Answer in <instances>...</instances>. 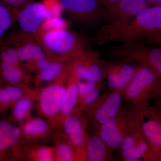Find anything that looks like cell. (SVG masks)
I'll list each match as a JSON object with an SVG mask.
<instances>
[{"instance_id":"6da1fadb","label":"cell","mask_w":161,"mask_h":161,"mask_svg":"<svg viewBox=\"0 0 161 161\" xmlns=\"http://www.w3.org/2000/svg\"><path fill=\"white\" fill-rule=\"evenodd\" d=\"M161 31V6H150L132 19L118 24H105L96 33L94 41L99 45L111 42L140 41Z\"/></svg>"},{"instance_id":"7a4b0ae2","label":"cell","mask_w":161,"mask_h":161,"mask_svg":"<svg viewBox=\"0 0 161 161\" xmlns=\"http://www.w3.org/2000/svg\"><path fill=\"white\" fill-rule=\"evenodd\" d=\"M38 43L53 60L77 58L89 50L80 35L66 28L41 31Z\"/></svg>"},{"instance_id":"3957f363","label":"cell","mask_w":161,"mask_h":161,"mask_svg":"<svg viewBox=\"0 0 161 161\" xmlns=\"http://www.w3.org/2000/svg\"><path fill=\"white\" fill-rule=\"evenodd\" d=\"M161 78L155 71L144 64L136 66L134 75L126 88L123 98L134 108L142 110L149 106V101L156 92Z\"/></svg>"},{"instance_id":"277c9868","label":"cell","mask_w":161,"mask_h":161,"mask_svg":"<svg viewBox=\"0 0 161 161\" xmlns=\"http://www.w3.org/2000/svg\"><path fill=\"white\" fill-rule=\"evenodd\" d=\"M141 112L135 108L128 112V131L119 149L125 161H151L150 147L141 129Z\"/></svg>"},{"instance_id":"5b68a950","label":"cell","mask_w":161,"mask_h":161,"mask_svg":"<svg viewBox=\"0 0 161 161\" xmlns=\"http://www.w3.org/2000/svg\"><path fill=\"white\" fill-rule=\"evenodd\" d=\"M69 77L65 76L46 86L38 88L36 100L38 114L49 120L56 130Z\"/></svg>"},{"instance_id":"8992f818","label":"cell","mask_w":161,"mask_h":161,"mask_svg":"<svg viewBox=\"0 0 161 161\" xmlns=\"http://www.w3.org/2000/svg\"><path fill=\"white\" fill-rule=\"evenodd\" d=\"M110 53L125 61L144 64L155 71L161 78V47L147 46L140 41L120 43L112 47Z\"/></svg>"},{"instance_id":"52a82bcc","label":"cell","mask_w":161,"mask_h":161,"mask_svg":"<svg viewBox=\"0 0 161 161\" xmlns=\"http://www.w3.org/2000/svg\"><path fill=\"white\" fill-rule=\"evenodd\" d=\"M63 11L79 25L93 26L102 23L99 0H59Z\"/></svg>"},{"instance_id":"ba28073f","label":"cell","mask_w":161,"mask_h":161,"mask_svg":"<svg viewBox=\"0 0 161 161\" xmlns=\"http://www.w3.org/2000/svg\"><path fill=\"white\" fill-rule=\"evenodd\" d=\"M123 93L111 91L103 95L97 103L83 113L87 124L98 127L118 115L121 111Z\"/></svg>"},{"instance_id":"9c48e42d","label":"cell","mask_w":161,"mask_h":161,"mask_svg":"<svg viewBox=\"0 0 161 161\" xmlns=\"http://www.w3.org/2000/svg\"><path fill=\"white\" fill-rule=\"evenodd\" d=\"M16 22L19 29L29 35L38 43L42 25L49 17L46 6L42 2L33 0L15 10Z\"/></svg>"},{"instance_id":"30bf717a","label":"cell","mask_w":161,"mask_h":161,"mask_svg":"<svg viewBox=\"0 0 161 161\" xmlns=\"http://www.w3.org/2000/svg\"><path fill=\"white\" fill-rule=\"evenodd\" d=\"M145 0H118L102 6L100 15L105 24H118L132 19L149 6Z\"/></svg>"},{"instance_id":"8fae6325","label":"cell","mask_w":161,"mask_h":161,"mask_svg":"<svg viewBox=\"0 0 161 161\" xmlns=\"http://www.w3.org/2000/svg\"><path fill=\"white\" fill-rule=\"evenodd\" d=\"M87 123L82 114L75 112L60 124L59 131L87 160L86 146L89 135L86 131Z\"/></svg>"},{"instance_id":"7c38bea8","label":"cell","mask_w":161,"mask_h":161,"mask_svg":"<svg viewBox=\"0 0 161 161\" xmlns=\"http://www.w3.org/2000/svg\"><path fill=\"white\" fill-rule=\"evenodd\" d=\"M20 130L9 117H0V161L20 160Z\"/></svg>"},{"instance_id":"4fadbf2b","label":"cell","mask_w":161,"mask_h":161,"mask_svg":"<svg viewBox=\"0 0 161 161\" xmlns=\"http://www.w3.org/2000/svg\"><path fill=\"white\" fill-rule=\"evenodd\" d=\"M19 126L22 144H47L53 141L57 131L49 120L40 116H33Z\"/></svg>"},{"instance_id":"5bb4252c","label":"cell","mask_w":161,"mask_h":161,"mask_svg":"<svg viewBox=\"0 0 161 161\" xmlns=\"http://www.w3.org/2000/svg\"><path fill=\"white\" fill-rule=\"evenodd\" d=\"M3 39L14 47L22 64L47 56L33 38L19 29L8 32Z\"/></svg>"},{"instance_id":"9a60e30c","label":"cell","mask_w":161,"mask_h":161,"mask_svg":"<svg viewBox=\"0 0 161 161\" xmlns=\"http://www.w3.org/2000/svg\"><path fill=\"white\" fill-rule=\"evenodd\" d=\"M128 112L121 111L114 118L98 128L97 134L111 150L119 149L128 131Z\"/></svg>"},{"instance_id":"2e32d148","label":"cell","mask_w":161,"mask_h":161,"mask_svg":"<svg viewBox=\"0 0 161 161\" xmlns=\"http://www.w3.org/2000/svg\"><path fill=\"white\" fill-rule=\"evenodd\" d=\"M84 54L77 58L54 60L47 68L35 73L32 80L35 87H43L63 77L69 76Z\"/></svg>"},{"instance_id":"e0dca14e","label":"cell","mask_w":161,"mask_h":161,"mask_svg":"<svg viewBox=\"0 0 161 161\" xmlns=\"http://www.w3.org/2000/svg\"><path fill=\"white\" fill-rule=\"evenodd\" d=\"M140 127L149 147L161 149V109L149 105L142 110Z\"/></svg>"},{"instance_id":"ac0fdd59","label":"cell","mask_w":161,"mask_h":161,"mask_svg":"<svg viewBox=\"0 0 161 161\" xmlns=\"http://www.w3.org/2000/svg\"><path fill=\"white\" fill-rule=\"evenodd\" d=\"M80 80L101 83L106 76V67L98 53L89 50L81 57L75 67Z\"/></svg>"},{"instance_id":"d6986e66","label":"cell","mask_w":161,"mask_h":161,"mask_svg":"<svg viewBox=\"0 0 161 161\" xmlns=\"http://www.w3.org/2000/svg\"><path fill=\"white\" fill-rule=\"evenodd\" d=\"M135 70L136 67L128 63L110 64L107 65L105 77L110 90L124 93Z\"/></svg>"},{"instance_id":"ffe728a7","label":"cell","mask_w":161,"mask_h":161,"mask_svg":"<svg viewBox=\"0 0 161 161\" xmlns=\"http://www.w3.org/2000/svg\"><path fill=\"white\" fill-rule=\"evenodd\" d=\"M79 80L80 79L75 67L67 83L62 106L57 120V131L64 119L73 113L78 104L79 99L78 83Z\"/></svg>"},{"instance_id":"44dd1931","label":"cell","mask_w":161,"mask_h":161,"mask_svg":"<svg viewBox=\"0 0 161 161\" xmlns=\"http://www.w3.org/2000/svg\"><path fill=\"white\" fill-rule=\"evenodd\" d=\"M38 89L28 85H4L0 89V115L6 113L20 98L33 94Z\"/></svg>"},{"instance_id":"7402d4cb","label":"cell","mask_w":161,"mask_h":161,"mask_svg":"<svg viewBox=\"0 0 161 161\" xmlns=\"http://www.w3.org/2000/svg\"><path fill=\"white\" fill-rule=\"evenodd\" d=\"M0 78L4 85H29L33 76L23 66L0 62Z\"/></svg>"},{"instance_id":"603a6c76","label":"cell","mask_w":161,"mask_h":161,"mask_svg":"<svg viewBox=\"0 0 161 161\" xmlns=\"http://www.w3.org/2000/svg\"><path fill=\"white\" fill-rule=\"evenodd\" d=\"M54 161H84L83 157L61 133L57 131L54 136Z\"/></svg>"},{"instance_id":"cb8c5ba5","label":"cell","mask_w":161,"mask_h":161,"mask_svg":"<svg viewBox=\"0 0 161 161\" xmlns=\"http://www.w3.org/2000/svg\"><path fill=\"white\" fill-rule=\"evenodd\" d=\"M20 160L54 161L53 147L45 144H22Z\"/></svg>"},{"instance_id":"d4e9b609","label":"cell","mask_w":161,"mask_h":161,"mask_svg":"<svg viewBox=\"0 0 161 161\" xmlns=\"http://www.w3.org/2000/svg\"><path fill=\"white\" fill-rule=\"evenodd\" d=\"M38 92V89L33 94L20 98L12 106L9 118L12 122L19 126L33 117L32 111L36 103Z\"/></svg>"},{"instance_id":"484cf974","label":"cell","mask_w":161,"mask_h":161,"mask_svg":"<svg viewBox=\"0 0 161 161\" xmlns=\"http://www.w3.org/2000/svg\"><path fill=\"white\" fill-rule=\"evenodd\" d=\"M111 150L98 134L90 136L86 146L88 161H106L111 159Z\"/></svg>"},{"instance_id":"4316f807","label":"cell","mask_w":161,"mask_h":161,"mask_svg":"<svg viewBox=\"0 0 161 161\" xmlns=\"http://www.w3.org/2000/svg\"><path fill=\"white\" fill-rule=\"evenodd\" d=\"M0 62L23 66L14 47L3 39L0 41Z\"/></svg>"},{"instance_id":"83f0119b","label":"cell","mask_w":161,"mask_h":161,"mask_svg":"<svg viewBox=\"0 0 161 161\" xmlns=\"http://www.w3.org/2000/svg\"><path fill=\"white\" fill-rule=\"evenodd\" d=\"M15 23H16L15 12L0 3V41Z\"/></svg>"},{"instance_id":"f1b7e54d","label":"cell","mask_w":161,"mask_h":161,"mask_svg":"<svg viewBox=\"0 0 161 161\" xmlns=\"http://www.w3.org/2000/svg\"><path fill=\"white\" fill-rule=\"evenodd\" d=\"M101 87L100 86L88 93L78 101L75 112L83 115L84 112L95 104L100 98Z\"/></svg>"},{"instance_id":"f546056e","label":"cell","mask_w":161,"mask_h":161,"mask_svg":"<svg viewBox=\"0 0 161 161\" xmlns=\"http://www.w3.org/2000/svg\"><path fill=\"white\" fill-rule=\"evenodd\" d=\"M53 61L49 57L46 56L23 64L22 65L25 69L31 73H36L47 68Z\"/></svg>"},{"instance_id":"4dcf8cb0","label":"cell","mask_w":161,"mask_h":161,"mask_svg":"<svg viewBox=\"0 0 161 161\" xmlns=\"http://www.w3.org/2000/svg\"><path fill=\"white\" fill-rule=\"evenodd\" d=\"M42 3L48 12V18L60 17L63 9L59 0H43Z\"/></svg>"},{"instance_id":"1f68e13d","label":"cell","mask_w":161,"mask_h":161,"mask_svg":"<svg viewBox=\"0 0 161 161\" xmlns=\"http://www.w3.org/2000/svg\"><path fill=\"white\" fill-rule=\"evenodd\" d=\"M66 23L60 17L48 18L42 25L41 31L65 28Z\"/></svg>"},{"instance_id":"d6a6232c","label":"cell","mask_w":161,"mask_h":161,"mask_svg":"<svg viewBox=\"0 0 161 161\" xmlns=\"http://www.w3.org/2000/svg\"><path fill=\"white\" fill-rule=\"evenodd\" d=\"M101 83H92L83 80H79L78 83V92H79V99L88 93L100 86Z\"/></svg>"},{"instance_id":"836d02e7","label":"cell","mask_w":161,"mask_h":161,"mask_svg":"<svg viewBox=\"0 0 161 161\" xmlns=\"http://www.w3.org/2000/svg\"><path fill=\"white\" fill-rule=\"evenodd\" d=\"M33 0H0L3 4L12 11L18 10Z\"/></svg>"},{"instance_id":"e575fe53","label":"cell","mask_w":161,"mask_h":161,"mask_svg":"<svg viewBox=\"0 0 161 161\" xmlns=\"http://www.w3.org/2000/svg\"><path fill=\"white\" fill-rule=\"evenodd\" d=\"M144 40L147 43L161 47V31L149 35Z\"/></svg>"},{"instance_id":"d590c367","label":"cell","mask_w":161,"mask_h":161,"mask_svg":"<svg viewBox=\"0 0 161 161\" xmlns=\"http://www.w3.org/2000/svg\"><path fill=\"white\" fill-rule=\"evenodd\" d=\"M151 161H161V149L150 148Z\"/></svg>"},{"instance_id":"8d00e7d4","label":"cell","mask_w":161,"mask_h":161,"mask_svg":"<svg viewBox=\"0 0 161 161\" xmlns=\"http://www.w3.org/2000/svg\"><path fill=\"white\" fill-rule=\"evenodd\" d=\"M149 6H161V0H145Z\"/></svg>"},{"instance_id":"74e56055","label":"cell","mask_w":161,"mask_h":161,"mask_svg":"<svg viewBox=\"0 0 161 161\" xmlns=\"http://www.w3.org/2000/svg\"><path fill=\"white\" fill-rule=\"evenodd\" d=\"M99 1H100L102 6H105L115 3L116 1H118V0H99Z\"/></svg>"},{"instance_id":"f35d334b","label":"cell","mask_w":161,"mask_h":161,"mask_svg":"<svg viewBox=\"0 0 161 161\" xmlns=\"http://www.w3.org/2000/svg\"><path fill=\"white\" fill-rule=\"evenodd\" d=\"M156 92L158 93L159 95H160L161 97V80L159 85L158 88V89L157 90Z\"/></svg>"},{"instance_id":"ab89813d","label":"cell","mask_w":161,"mask_h":161,"mask_svg":"<svg viewBox=\"0 0 161 161\" xmlns=\"http://www.w3.org/2000/svg\"><path fill=\"white\" fill-rule=\"evenodd\" d=\"M3 85H4V84H3L2 79H1V78H0V89H1V88L2 87V86H3Z\"/></svg>"}]
</instances>
